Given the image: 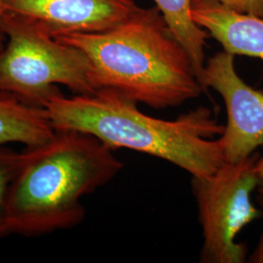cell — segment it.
<instances>
[{"instance_id": "10", "label": "cell", "mask_w": 263, "mask_h": 263, "mask_svg": "<svg viewBox=\"0 0 263 263\" xmlns=\"http://www.w3.org/2000/svg\"><path fill=\"white\" fill-rule=\"evenodd\" d=\"M154 2L166 20L173 35L186 50L201 82L206 65L205 49L209 34L191 17L192 0H154Z\"/></svg>"}, {"instance_id": "15", "label": "cell", "mask_w": 263, "mask_h": 263, "mask_svg": "<svg viewBox=\"0 0 263 263\" xmlns=\"http://www.w3.org/2000/svg\"><path fill=\"white\" fill-rule=\"evenodd\" d=\"M5 10H4V6H3V1L0 0V50L3 48V40L5 38V35L2 31V19L4 16Z\"/></svg>"}, {"instance_id": "9", "label": "cell", "mask_w": 263, "mask_h": 263, "mask_svg": "<svg viewBox=\"0 0 263 263\" xmlns=\"http://www.w3.org/2000/svg\"><path fill=\"white\" fill-rule=\"evenodd\" d=\"M55 133L44 108L0 96V146L13 142L37 146L51 140Z\"/></svg>"}, {"instance_id": "13", "label": "cell", "mask_w": 263, "mask_h": 263, "mask_svg": "<svg viewBox=\"0 0 263 263\" xmlns=\"http://www.w3.org/2000/svg\"><path fill=\"white\" fill-rule=\"evenodd\" d=\"M257 202L259 204V206L261 208V211L263 213V197L262 196H259L257 198ZM250 261L251 262L254 263H263V232L261 236H260V239H259V242L256 246L255 250H254L253 254L250 256Z\"/></svg>"}, {"instance_id": "5", "label": "cell", "mask_w": 263, "mask_h": 263, "mask_svg": "<svg viewBox=\"0 0 263 263\" xmlns=\"http://www.w3.org/2000/svg\"><path fill=\"white\" fill-rule=\"evenodd\" d=\"M257 152L239 162H226L212 176L192 177L203 245L202 263H243L247 245L236 241L245 226L262 216L252 194L257 187Z\"/></svg>"}, {"instance_id": "8", "label": "cell", "mask_w": 263, "mask_h": 263, "mask_svg": "<svg viewBox=\"0 0 263 263\" xmlns=\"http://www.w3.org/2000/svg\"><path fill=\"white\" fill-rule=\"evenodd\" d=\"M190 14L223 51L263 60V18L236 12L215 1H193Z\"/></svg>"}, {"instance_id": "7", "label": "cell", "mask_w": 263, "mask_h": 263, "mask_svg": "<svg viewBox=\"0 0 263 263\" xmlns=\"http://www.w3.org/2000/svg\"><path fill=\"white\" fill-rule=\"evenodd\" d=\"M5 12L32 21L52 37L103 32L139 10L135 0H2Z\"/></svg>"}, {"instance_id": "14", "label": "cell", "mask_w": 263, "mask_h": 263, "mask_svg": "<svg viewBox=\"0 0 263 263\" xmlns=\"http://www.w3.org/2000/svg\"><path fill=\"white\" fill-rule=\"evenodd\" d=\"M256 177H257V187L258 195L263 197V156H259L256 162Z\"/></svg>"}, {"instance_id": "6", "label": "cell", "mask_w": 263, "mask_h": 263, "mask_svg": "<svg viewBox=\"0 0 263 263\" xmlns=\"http://www.w3.org/2000/svg\"><path fill=\"white\" fill-rule=\"evenodd\" d=\"M201 84L216 91L226 104L227 123L219 138L226 162L246 159L263 146V92L237 73L235 56L222 51L210 58Z\"/></svg>"}, {"instance_id": "1", "label": "cell", "mask_w": 263, "mask_h": 263, "mask_svg": "<svg viewBox=\"0 0 263 263\" xmlns=\"http://www.w3.org/2000/svg\"><path fill=\"white\" fill-rule=\"evenodd\" d=\"M56 131L91 135L111 149L127 148L165 160L192 177L212 176L224 163L221 136L212 109L199 106L165 120L142 112L138 103L111 88L50 98L43 105Z\"/></svg>"}, {"instance_id": "3", "label": "cell", "mask_w": 263, "mask_h": 263, "mask_svg": "<svg viewBox=\"0 0 263 263\" xmlns=\"http://www.w3.org/2000/svg\"><path fill=\"white\" fill-rule=\"evenodd\" d=\"M8 197L11 234L44 235L81 223V198L111 181L124 164L93 136L56 131L37 146L26 147Z\"/></svg>"}, {"instance_id": "4", "label": "cell", "mask_w": 263, "mask_h": 263, "mask_svg": "<svg viewBox=\"0 0 263 263\" xmlns=\"http://www.w3.org/2000/svg\"><path fill=\"white\" fill-rule=\"evenodd\" d=\"M2 31L8 42L0 50V96L43 108L50 98L62 93L58 85L76 95L96 91L89 60L78 48L8 12L2 19Z\"/></svg>"}, {"instance_id": "12", "label": "cell", "mask_w": 263, "mask_h": 263, "mask_svg": "<svg viewBox=\"0 0 263 263\" xmlns=\"http://www.w3.org/2000/svg\"><path fill=\"white\" fill-rule=\"evenodd\" d=\"M215 1L236 12L263 18V0H192Z\"/></svg>"}, {"instance_id": "11", "label": "cell", "mask_w": 263, "mask_h": 263, "mask_svg": "<svg viewBox=\"0 0 263 263\" xmlns=\"http://www.w3.org/2000/svg\"><path fill=\"white\" fill-rule=\"evenodd\" d=\"M23 152H16L0 146V239L10 235L8 221V197L12 181L15 178Z\"/></svg>"}, {"instance_id": "2", "label": "cell", "mask_w": 263, "mask_h": 263, "mask_svg": "<svg viewBox=\"0 0 263 263\" xmlns=\"http://www.w3.org/2000/svg\"><path fill=\"white\" fill-rule=\"evenodd\" d=\"M56 39L84 53L96 90L115 89L155 109L179 106L206 91L157 6L140 7L106 31Z\"/></svg>"}]
</instances>
